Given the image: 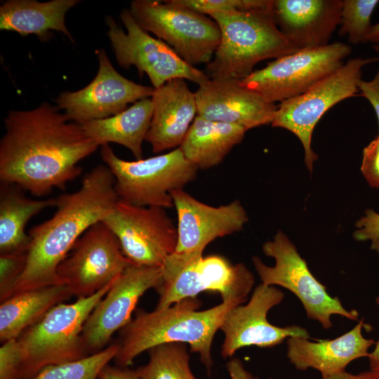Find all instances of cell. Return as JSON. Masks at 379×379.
I'll return each mask as SVG.
<instances>
[{
  "label": "cell",
  "mask_w": 379,
  "mask_h": 379,
  "mask_svg": "<svg viewBox=\"0 0 379 379\" xmlns=\"http://www.w3.org/2000/svg\"><path fill=\"white\" fill-rule=\"evenodd\" d=\"M43 102L29 110H12L5 118L0 141V180L38 197L67 184L82 173L78 163L98 145L81 126Z\"/></svg>",
  "instance_id": "cell-1"
},
{
  "label": "cell",
  "mask_w": 379,
  "mask_h": 379,
  "mask_svg": "<svg viewBox=\"0 0 379 379\" xmlns=\"http://www.w3.org/2000/svg\"><path fill=\"white\" fill-rule=\"evenodd\" d=\"M114 182L109 168L100 164L85 175L78 190L56 197L53 215L29 231L26 263L13 295L63 285L58 268L83 234L102 221L119 200Z\"/></svg>",
  "instance_id": "cell-2"
},
{
  "label": "cell",
  "mask_w": 379,
  "mask_h": 379,
  "mask_svg": "<svg viewBox=\"0 0 379 379\" xmlns=\"http://www.w3.org/2000/svg\"><path fill=\"white\" fill-rule=\"evenodd\" d=\"M201 302L197 298L184 299L164 309L152 312L139 310L120 333L119 348L114 359L117 366L128 367L135 358L153 347L170 343L190 345L197 353L210 373L213 365L211 348L228 311L238 304L222 302L199 311Z\"/></svg>",
  "instance_id": "cell-3"
},
{
  "label": "cell",
  "mask_w": 379,
  "mask_h": 379,
  "mask_svg": "<svg viewBox=\"0 0 379 379\" xmlns=\"http://www.w3.org/2000/svg\"><path fill=\"white\" fill-rule=\"evenodd\" d=\"M272 3L270 0L262 8L209 15L221 33L214 56L206 66L210 79L240 80L250 75L258 62L296 51L274 21Z\"/></svg>",
  "instance_id": "cell-4"
},
{
  "label": "cell",
  "mask_w": 379,
  "mask_h": 379,
  "mask_svg": "<svg viewBox=\"0 0 379 379\" xmlns=\"http://www.w3.org/2000/svg\"><path fill=\"white\" fill-rule=\"evenodd\" d=\"M112 282L92 295L55 305L20 335L17 338L21 360L20 379H30L47 366L90 355L82 338L83 328Z\"/></svg>",
  "instance_id": "cell-5"
},
{
  "label": "cell",
  "mask_w": 379,
  "mask_h": 379,
  "mask_svg": "<svg viewBox=\"0 0 379 379\" xmlns=\"http://www.w3.org/2000/svg\"><path fill=\"white\" fill-rule=\"evenodd\" d=\"M161 281L156 288L155 309L167 308L202 292L218 293L222 302L241 305L255 283L254 276L243 263L232 265L218 255H185L173 253L161 266Z\"/></svg>",
  "instance_id": "cell-6"
},
{
  "label": "cell",
  "mask_w": 379,
  "mask_h": 379,
  "mask_svg": "<svg viewBox=\"0 0 379 379\" xmlns=\"http://www.w3.org/2000/svg\"><path fill=\"white\" fill-rule=\"evenodd\" d=\"M100 155L114 178L119 200L136 206H173L171 192L193 181L198 171L180 147L150 158L126 161L104 145Z\"/></svg>",
  "instance_id": "cell-7"
},
{
  "label": "cell",
  "mask_w": 379,
  "mask_h": 379,
  "mask_svg": "<svg viewBox=\"0 0 379 379\" xmlns=\"http://www.w3.org/2000/svg\"><path fill=\"white\" fill-rule=\"evenodd\" d=\"M262 251L274 259L275 265L267 266L259 257H253L261 283L280 286L293 293L302 303L309 319L317 321L324 329L333 326V315L359 321L357 311L347 310L338 297L328 293L326 287L314 277L305 259L282 231L279 230L272 240L262 245Z\"/></svg>",
  "instance_id": "cell-8"
},
{
  "label": "cell",
  "mask_w": 379,
  "mask_h": 379,
  "mask_svg": "<svg viewBox=\"0 0 379 379\" xmlns=\"http://www.w3.org/2000/svg\"><path fill=\"white\" fill-rule=\"evenodd\" d=\"M129 11L143 29L156 35L189 65H208L212 60L221 33L211 17L172 0H134Z\"/></svg>",
  "instance_id": "cell-9"
},
{
  "label": "cell",
  "mask_w": 379,
  "mask_h": 379,
  "mask_svg": "<svg viewBox=\"0 0 379 379\" xmlns=\"http://www.w3.org/2000/svg\"><path fill=\"white\" fill-rule=\"evenodd\" d=\"M378 60L376 57L352 58L302 94L284 100L277 107L272 126L287 129L298 138L305 151L304 161L310 172L318 157L311 147L316 124L331 107L359 91L362 68Z\"/></svg>",
  "instance_id": "cell-10"
},
{
  "label": "cell",
  "mask_w": 379,
  "mask_h": 379,
  "mask_svg": "<svg viewBox=\"0 0 379 379\" xmlns=\"http://www.w3.org/2000/svg\"><path fill=\"white\" fill-rule=\"evenodd\" d=\"M350 46L334 42L274 59L240 79L241 86L274 103L298 96L334 72L351 53Z\"/></svg>",
  "instance_id": "cell-11"
},
{
  "label": "cell",
  "mask_w": 379,
  "mask_h": 379,
  "mask_svg": "<svg viewBox=\"0 0 379 379\" xmlns=\"http://www.w3.org/2000/svg\"><path fill=\"white\" fill-rule=\"evenodd\" d=\"M121 20L126 32L112 17L106 18L107 36L119 66L128 69L134 65L140 77L145 73L157 88L174 79H183L199 86L210 79L199 70L179 57L165 42L150 36L135 20L130 11L124 9Z\"/></svg>",
  "instance_id": "cell-12"
},
{
  "label": "cell",
  "mask_w": 379,
  "mask_h": 379,
  "mask_svg": "<svg viewBox=\"0 0 379 379\" xmlns=\"http://www.w3.org/2000/svg\"><path fill=\"white\" fill-rule=\"evenodd\" d=\"M102 221L133 264L161 267L176 249L177 227L165 208L136 206L119 200Z\"/></svg>",
  "instance_id": "cell-13"
},
{
  "label": "cell",
  "mask_w": 379,
  "mask_h": 379,
  "mask_svg": "<svg viewBox=\"0 0 379 379\" xmlns=\"http://www.w3.org/2000/svg\"><path fill=\"white\" fill-rule=\"evenodd\" d=\"M133 264L119 240L100 221L77 241L58 268V275L71 295L88 297L112 283Z\"/></svg>",
  "instance_id": "cell-14"
},
{
  "label": "cell",
  "mask_w": 379,
  "mask_h": 379,
  "mask_svg": "<svg viewBox=\"0 0 379 379\" xmlns=\"http://www.w3.org/2000/svg\"><path fill=\"white\" fill-rule=\"evenodd\" d=\"M161 274V267L131 264L113 281L83 328L82 338L89 354L105 349L112 335L131 322L140 298L149 289L159 286Z\"/></svg>",
  "instance_id": "cell-15"
},
{
  "label": "cell",
  "mask_w": 379,
  "mask_h": 379,
  "mask_svg": "<svg viewBox=\"0 0 379 379\" xmlns=\"http://www.w3.org/2000/svg\"><path fill=\"white\" fill-rule=\"evenodd\" d=\"M95 53L99 67L92 81L79 91L62 92L56 99L58 107L77 124L118 114L126 110L129 103L151 98L155 90L121 75L104 49Z\"/></svg>",
  "instance_id": "cell-16"
},
{
  "label": "cell",
  "mask_w": 379,
  "mask_h": 379,
  "mask_svg": "<svg viewBox=\"0 0 379 379\" xmlns=\"http://www.w3.org/2000/svg\"><path fill=\"white\" fill-rule=\"evenodd\" d=\"M284 298V293L277 287L261 283L255 288L246 305L231 308L220 328L225 336L221 356L224 359L231 357L239 349L251 345L273 347L291 337L310 339L309 332L303 327H280L267 320L269 311L279 305Z\"/></svg>",
  "instance_id": "cell-17"
},
{
  "label": "cell",
  "mask_w": 379,
  "mask_h": 379,
  "mask_svg": "<svg viewBox=\"0 0 379 379\" xmlns=\"http://www.w3.org/2000/svg\"><path fill=\"white\" fill-rule=\"evenodd\" d=\"M178 216V243L175 253L203 255L205 248L217 238L243 229L247 213L239 200L211 206L181 190L171 192Z\"/></svg>",
  "instance_id": "cell-18"
},
{
  "label": "cell",
  "mask_w": 379,
  "mask_h": 379,
  "mask_svg": "<svg viewBox=\"0 0 379 379\" xmlns=\"http://www.w3.org/2000/svg\"><path fill=\"white\" fill-rule=\"evenodd\" d=\"M194 93L198 116L237 124L246 131L272 124L278 107L234 79H210Z\"/></svg>",
  "instance_id": "cell-19"
},
{
  "label": "cell",
  "mask_w": 379,
  "mask_h": 379,
  "mask_svg": "<svg viewBox=\"0 0 379 379\" xmlns=\"http://www.w3.org/2000/svg\"><path fill=\"white\" fill-rule=\"evenodd\" d=\"M343 0H273L274 21L296 51L329 44Z\"/></svg>",
  "instance_id": "cell-20"
},
{
  "label": "cell",
  "mask_w": 379,
  "mask_h": 379,
  "mask_svg": "<svg viewBox=\"0 0 379 379\" xmlns=\"http://www.w3.org/2000/svg\"><path fill=\"white\" fill-rule=\"evenodd\" d=\"M153 114L145 137L154 153L176 149L197 115L195 93L183 79H174L155 88L151 97Z\"/></svg>",
  "instance_id": "cell-21"
},
{
  "label": "cell",
  "mask_w": 379,
  "mask_h": 379,
  "mask_svg": "<svg viewBox=\"0 0 379 379\" xmlns=\"http://www.w3.org/2000/svg\"><path fill=\"white\" fill-rule=\"evenodd\" d=\"M364 327L370 326L362 319L350 331L332 340L310 341L304 338H288L287 357L298 371L314 368L321 375L345 371L352 361L368 357V349L375 344L374 340L363 335Z\"/></svg>",
  "instance_id": "cell-22"
},
{
  "label": "cell",
  "mask_w": 379,
  "mask_h": 379,
  "mask_svg": "<svg viewBox=\"0 0 379 379\" xmlns=\"http://www.w3.org/2000/svg\"><path fill=\"white\" fill-rule=\"evenodd\" d=\"M79 1H6L0 6V29L16 32L22 36L34 34L41 40L48 39L50 30H55L61 32L74 41L65 25V15Z\"/></svg>",
  "instance_id": "cell-23"
},
{
  "label": "cell",
  "mask_w": 379,
  "mask_h": 379,
  "mask_svg": "<svg viewBox=\"0 0 379 379\" xmlns=\"http://www.w3.org/2000/svg\"><path fill=\"white\" fill-rule=\"evenodd\" d=\"M153 114L151 98L137 101L114 116L79 124L85 135L98 146L115 142L128 148L137 160L142 159L145 140Z\"/></svg>",
  "instance_id": "cell-24"
},
{
  "label": "cell",
  "mask_w": 379,
  "mask_h": 379,
  "mask_svg": "<svg viewBox=\"0 0 379 379\" xmlns=\"http://www.w3.org/2000/svg\"><path fill=\"white\" fill-rule=\"evenodd\" d=\"M246 131L237 124L209 121L197 115L179 147L198 169H207L221 163L242 141Z\"/></svg>",
  "instance_id": "cell-25"
},
{
  "label": "cell",
  "mask_w": 379,
  "mask_h": 379,
  "mask_svg": "<svg viewBox=\"0 0 379 379\" xmlns=\"http://www.w3.org/2000/svg\"><path fill=\"white\" fill-rule=\"evenodd\" d=\"M56 203V198L30 199L17 185L1 182L0 254L27 253L30 244V237L25 231L27 222Z\"/></svg>",
  "instance_id": "cell-26"
},
{
  "label": "cell",
  "mask_w": 379,
  "mask_h": 379,
  "mask_svg": "<svg viewBox=\"0 0 379 379\" xmlns=\"http://www.w3.org/2000/svg\"><path fill=\"white\" fill-rule=\"evenodd\" d=\"M70 296L66 286L55 285L18 293L1 302V342L17 339L52 307Z\"/></svg>",
  "instance_id": "cell-27"
},
{
  "label": "cell",
  "mask_w": 379,
  "mask_h": 379,
  "mask_svg": "<svg viewBox=\"0 0 379 379\" xmlns=\"http://www.w3.org/2000/svg\"><path fill=\"white\" fill-rule=\"evenodd\" d=\"M148 352V362L135 369L140 379H197L190 369L185 343H164Z\"/></svg>",
  "instance_id": "cell-28"
},
{
  "label": "cell",
  "mask_w": 379,
  "mask_h": 379,
  "mask_svg": "<svg viewBox=\"0 0 379 379\" xmlns=\"http://www.w3.org/2000/svg\"><path fill=\"white\" fill-rule=\"evenodd\" d=\"M119 348V344L114 343L79 360L47 366L30 379H98L100 371L115 358Z\"/></svg>",
  "instance_id": "cell-29"
},
{
  "label": "cell",
  "mask_w": 379,
  "mask_h": 379,
  "mask_svg": "<svg viewBox=\"0 0 379 379\" xmlns=\"http://www.w3.org/2000/svg\"><path fill=\"white\" fill-rule=\"evenodd\" d=\"M378 0H343L338 34L353 44L366 43L372 27L371 17Z\"/></svg>",
  "instance_id": "cell-30"
},
{
  "label": "cell",
  "mask_w": 379,
  "mask_h": 379,
  "mask_svg": "<svg viewBox=\"0 0 379 379\" xmlns=\"http://www.w3.org/2000/svg\"><path fill=\"white\" fill-rule=\"evenodd\" d=\"M175 4L204 15L246 11L264 7L270 0H172Z\"/></svg>",
  "instance_id": "cell-31"
},
{
  "label": "cell",
  "mask_w": 379,
  "mask_h": 379,
  "mask_svg": "<svg viewBox=\"0 0 379 379\" xmlns=\"http://www.w3.org/2000/svg\"><path fill=\"white\" fill-rule=\"evenodd\" d=\"M27 253L0 254V300L13 295L15 285L22 273Z\"/></svg>",
  "instance_id": "cell-32"
},
{
  "label": "cell",
  "mask_w": 379,
  "mask_h": 379,
  "mask_svg": "<svg viewBox=\"0 0 379 379\" xmlns=\"http://www.w3.org/2000/svg\"><path fill=\"white\" fill-rule=\"evenodd\" d=\"M354 238L359 241L371 242V249L379 254V213L369 208L356 222Z\"/></svg>",
  "instance_id": "cell-33"
},
{
  "label": "cell",
  "mask_w": 379,
  "mask_h": 379,
  "mask_svg": "<svg viewBox=\"0 0 379 379\" xmlns=\"http://www.w3.org/2000/svg\"><path fill=\"white\" fill-rule=\"evenodd\" d=\"M20 367L17 339L5 341L0 347V379H20Z\"/></svg>",
  "instance_id": "cell-34"
},
{
  "label": "cell",
  "mask_w": 379,
  "mask_h": 379,
  "mask_svg": "<svg viewBox=\"0 0 379 379\" xmlns=\"http://www.w3.org/2000/svg\"><path fill=\"white\" fill-rule=\"evenodd\" d=\"M361 171L371 187H379V135L364 147Z\"/></svg>",
  "instance_id": "cell-35"
},
{
  "label": "cell",
  "mask_w": 379,
  "mask_h": 379,
  "mask_svg": "<svg viewBox=\"0 0 379 379\" xmlns=\"http://www.w3.org/2000/svg\"><path fill=\"white\" fill-rule=\"evenodd\" d=\"M359 91L361 95L367 99L372 105L379 124V69L372 80L366 81L361 79L359 81Z\"/></svg>",
  "instance_id": "cell-36"
},
{
  "label": "cell",
  "mask_w": 379,
  "mask_h": 379,
  "mask_svg": "<svg viewBox=\"0 0 379 379\" xmlns=\"http://www.w3.org/2000/svg\"><path fill=\"white\" fill-rule=\"evenodd\" d=\"M98 379H140L135 370L128 367L106 365L100 372Z\"/></svg>",
  "instance_id": "cell-37"
},
{
  "label": "cell",
  "mask_w": 379,
  "mask_h": 379,
  "mask_svg": "<svg viewBox=\"0 0 379 379\" xmlns=\"http://www.w3.org/2000/svg\"><path fill=\"white\" fill-rule=\"evenodd\" d=\"M231 379H260L246 370L239 358H232L226 364Z\"/></svg>",
  "instance_id": "cell-38"
},
{
  "label": "cell",
  "mask_w": 379,
  "mask_h": 379,
  "mask_svg": "<svg viewBox=\"0 0 379 379\" xmlns=\"http://www.w3.org/2000/svg\"><path fill=\"white\" fill-rule=\"evenodd\" d=\"M375 302L379 306V296L375 298ZM369 371L379 375V340L375 343L373 350L368 357Z\"/></svg>",
  "instance_id": "cell-39"
},
{
  "label": "cell",
  "mask_w": 379,
  "mask_h": 379,
  "mask_svg": "<svg viewBox=\"0 0 379 379\" xmlns=\"http://www.w3.org/2000/svg\"><path fill=\"white\" fill-rule=\"evenodd\" d=\"M366 43H372L379 46V22L372 26L366 37Z\"/></svg>",
  "instance_id": "cell-40"
},
{
  "label": "cell",
  "mask_w": 379,
  "mask_h": 379,
  "mask_svg": "<svg viewBox=\"0 0 379 379\" xmlns=\"http://www.w3.org/2000/svg\"><path fill=\"white\" fill-rule=\"evenodd\" d=\"M321 379H355V375L343 371L335 373L321 375Z\"/></svg>",
  "instance_id": "cell-41"
},
{
  "label": "cell",
  "mask_w": 379,
  "mask_h": 379,
  "mask_svg": "<svg viewBox=\"0 0 379 379\" xmlns=\"http://www.w3.org/2000/svg\"><path fill=\"white\" fill-rule=\"evenodd\" d=\"M355 379H379V375L371 371H367L355 375Z\"/></svg>",
  "instance_id": "cell-42"
},
{
  "label": "cell",
  "mask_w": 379,
  "mask_h": 379,
  "mask_svg": "<svg viewBox=\"0 0 379 379\" xmlns=\"http://www.w3.org/2000/svg\"><path fill=\"white\" fill-rule=\"evenodd\" d=\"M374 50L379 53V46H373Z\"/></svg>",
  "instance_id": "cell-43"
},
{
  "label": "cell",
  "mask_w": 379,
  "mask_h": 379,
  "mask_svg": "<svg viewBox=\"0 0 379 379\" xmlns=\"http://www.w3.org/2000/svg\"><path fill=\"white\" fill-rule=\"evenodd\" d=\"M267 379H272V378H267Z\"/></svg>",
  "instance_id": "cell-44"
}]
</instances>
